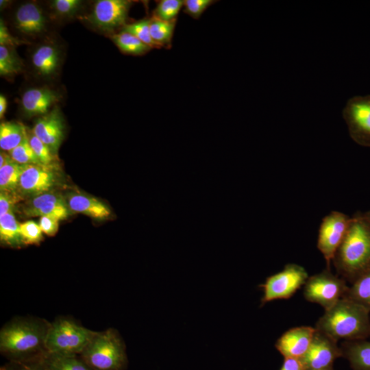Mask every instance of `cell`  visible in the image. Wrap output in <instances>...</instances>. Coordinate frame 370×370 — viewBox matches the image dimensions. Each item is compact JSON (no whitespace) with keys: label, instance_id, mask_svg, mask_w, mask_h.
Here are the masks:
<instances>
[{"label":"cell","instance_id":"1","mask_svg":"<svg viewBox=\"0 0 370 370\" xmlns=\"http://www.w3.org/2000/svg\"><path fill=\"white\" fill-rule=\"evenodd\" d=\"M49 323L40 319L20 318L0 331V352L10 362L40 360L46 354L45 339Z\"/></svg>","mask_w":370,"mask_h":370},{"label":"cell","instance_id":"2","mask_svg":"<svg viewBox=\"0 0 370 370\" xmlns=\"http://www.w3.org/2000/svg\"><path fill=\"white\" fill-rule=\"evenodd\" d=\"M332 263L337 275L350 284L370 269V222L363 213L352 217Z\"/></svg>","mask_w":370,"mask_h":370},{"label":"cell","instance_id":"3","mask_svg":"<svg viewBox=\"0 0 370 370\" xmlns=\"http://www.w3.org/2000/svg\"><path fill=\"white\" fill-rule=\"evenodd\" d=\"M369 310L344 297L325 310L315 328L338 341L365 340L369 337Z\"/></svg>","mask_w":370,"mask_h":370},{"label":"cell","instance_id":"4","mask_svg":"<svg viewBox=\"0 0 370 370\" xmlns=\"http://www.w3.org/2000/svg\"><path fill=\"white\" fill-rule=\"evenodd\" d=\"M80 357L94 370H124L127 365L125 343L112 328L97 332Z\"/></svg>","mask_w":370,"mask_h":370},{"label":"cell","instance_id":"5","mask_svg":"<svg viewBox=\"0 0 370 370\" xmlns=\"http://www.w3.org/2000/svg\"><path fill=\"white\" fill-rule=\"evenodd\" d=\"M96 333L73 320L60 318L49 325L45 349L51 354L80 355Z\"/></svg>","mask_w":370,"mask_h":370},{"label":"cell","instance_id":"6","mask_svg":"<svg viewBox=\"0 0 370 370\" xmlns=\"http://www.w3.org/2000/svg\"><path fill=\"white\" fill-rule=\"evenodd\" d=\"M348 287L344 279L327 268L309 276L304 285L303 294L308 301L317 304L326 310L345 297Z\"/></svg>","mask_w":370,"mask_h":370},{"label":"cell","instance_id":"7","mask_svg":"<svg viewBox=\"0 0 370 370\" xmlns=\"http://www.w3.org/2000/svg\"><path fill=\"white\" fill-rule=\"evenodd\" d=\"M309 278L306 270L295 263L286 264L284 269L270 276L260 284L263 291L260 306L275 299L291 298Z\"/></svg>","mask_w":370,"mask_h":370},{"label":"cell","instance_id":"8","mask_svg":"<svg viewBox=\"0 0 370 370\" xmlns=\"http://www.w3.org/2000/svg\"><path fill=\"white\" fill-rule=\"evenodd\" d=\"M352 217L338 211H332L325 216L320 224L317 248L325 260L327 268H330L335 254L343 242Z\"/></svg>","mask_w":370,"mask_h":370},{"label":"cell","instance_id":"9","mask_svg":"<svg viewBox=\"0 0 370 370\" xmlns=\"http://www.w3.org/2000/svg\"><path fill=\"white\" fill-rule=\"evenodd\" d=\"M349 136L363 147H370V95L350 98L343 110Z\"/></svg>","mask_w":370,"mask_h":370},{"label":"cell","instance_id":"10","mask_svg":"<svg viewBox=\"0 0 370 370\" xmlns=\"http://www.w3.org/2000/svg\"><path fill=\"white\" fill-rule=\"evenodd\" d=\"M340 357L338 341L316 329L308 351L299 360L305 370H319L334 369L335 360Z\"/></svg>","mask_w":370,"mask_h":370},{"label":"cell","instance_id":"11","mask_svg":"<svg viewBox=\"0 0 370 370\" xmlns=\"http://www.w3.org/2000/svg\"><path fill=\"white\" fill-rule=\"evenodd\" d=\"M132 2L127 0H99L87 20L97 29L112 32L126 25Z\"/></svg>","mask_w":370,"mask_h":370},{"label":"cell","instance_id":"12","mask_svg":"<svg viewBox=\"0 0 370 370\" xmlns=\"http://www.w3.org/2000/svg\"><path fill=\"white\" fill-rule=\"evenodd\" d=\"M53 168L38 164H23L17 192L23 196H36L50 192L57 183Z\"/></svg>","mask_w":370,"mask_h":370},{"label":"cell","instance_id":"13","mask_svg":"<svg viewBox=\"0 0 370 370\" xmlns=\"http://www.w3.org/2000/svg\"><path fill=\"white\" fill-rule=\"evenodd\" d=\"M315 330L308 325L292 328L278 338L275 347L284 358L300 359L308 351Z\"/></svg>","mask_w":370,"mask_h":370},{"label":"cell","instance_id":"14","mask_svg":"<svg viewBox=\"0 0 370 370\" xmlns=\"http://www.w3.org/2000/svg\"><path fill=\"white\" fill-rule=\"evenodd\" d=\"M64 130L63 118L57 108L38 119L32 130L56 156L64 138Z\"/></svg>","mask_w":370,"mask_h":370},{"label":"cell","instance_id":"15","mask_svg":"<svg viewBox=\"0 0 370 370\" xmlns=\"http://www.w3.org/2000/svg\"><path fill=\"white\" fill-rule=\"evenodd\" d=\"M69 210L60 195L48 192L32 197L24 207L23 213L27 217H50L60 221L68 217Z\"/></svg>","mask_w":370,"mask_h":370},{"label":"cell","instance_id":"16","mask_svg":"<svg viewBox=\"0 0 370 370\" xmlns=\"http://www.w3.org/2000/svg\"><path fill=\"white\" fill-rule=\"evenodd\" d=\"M13 20L15 28L25 35L37 36L46 30L47 18L42 9L32 2L18 6Z\"/></svg>","mask_w":370,"mask_h":370},{"label":"cell","instance_id":"17","mask_svg":"<svg viewBox=\"0 0 370 370\" xmlns=\"http://www.w3.org/2000/svg\"><path fill=\"white\" fill-rule=\"evenodd\" d=\"M59 98L56 92L47 87L29 88L22 95L21 108L28 117L42 116L49 112Z\"/></svg>","mask_w":370,"mask_h":370},{"label":"cell","instance_id":"18","mask_svg":"<svg viewBox=\"0 0 370 370\" xmlns=\"http://www.w3.org/2000/svg\"><path fill=\"white\" fill-rule=\"evenodd\" d=\"M66 202L69 210L86 214L97 220H105L112 215L110 209L103 202L80 193H69Z\"/></svg>","mask_w":370,"mask_h":370},{"label":"cell","instance_id":"19","mask_svg":"<svg viewBox=\"0 0 370 370\" xmlns=\"http://www.w3.org/2000/svg\"><path fill=\"white\" fill-rule=\"evenodd\" d=\"M340 347L342 357L347 360L352 370H370V341H343Z\"/></svg>","mask_w":370,"mask_h":370},{"label":"cell","instance_id":"20","mask_svg":"<svg viewBox=\"0 0 370 370\" xmlns=\"http://www.w3.org/2000/svg\"><path fill=\"white\" fill-rule=\"evenodd\" d=\"M60 59V51L55 46L43 44L34 51L32 63L38 74L42 77H49L56 72Z\"/></svg>","mask_w":370,"mask_h":370},{"label":"cell","instance_id":"21","mask_svg":"<svg viewBox=\"0 0 370 370\" xmlns=\"http://www.w3.org/2000/svg\"><path fill=\"white\" fill-rule=\"evenodd\" d=\"M40 362L47 370H94L81 357L47 353Z\"/></svg>","mask_w":370,"mask_h":370},{"label":"cell","instance_id":"22","mask_svg":"<svg viewBox=\"0 0 370 370\" xmlns=\"http://www.w3.org/2000/svg\"><path fill=\"white\" fill-rule=\"evenodd\" d=\"M27 136V129L21 123L3 122L0 125V147L5 151H11Z\"/></svg>","mask_w":370,"mask_h":370},{"label":"cell","instance_id":"23","mask_svg":"<svg viewBox=\"0 0 370 370\" xmlns=\"http://www.w3.org/2000/svg\"><path fill=\"white\" fill-rule=\"evenodd\" d=\"M0 240L3 244L14 248L24 245L20 233V223L13 212L0 216Z\"/></svg>","mask_w":370,"mask_h":370},{"label":"cell","instance_id":"24","mask_svg":"<svg viewBox=\"0 0 370 370\" xmlns=\"http://www.w3.org/2000/svg\"><path fill=\"white\" fill-rule=\"evenodd\" d=\"M370 311V269L349 286L345 295Z\"/></svg>","mask_w":370,"mask_h":370},{"label":"cell","instance_id":"25","mask_svg":"<svg viewBox=\"0 0 370 370\" xmlns=\"http://www.w3.org/2000/svg\"><path fill=\"white\" fill-rule=\"evenodd\" d=\"M176 19L162 21L155 16L150 18V34L155 42L160 47L170 48L174 34Z\"/></svg>","mask_w":370,"mask_h":370},{"label":"cell","instance_id":"26","mask_svg":"<svg viewBox=\"0 0 370 370\" xmlns=\"http://www.w3.org/2000/svg\"><path fill=\"white\" fill-rule=\"evenodd\" d=\"M111 38L123 53L140 56L151 49L149 46L143 42L134 35L122 30L117 34H113Z\"/></svg>","mask_w":370,"mask_h":370},{"label":"cell","instance_id":"27","mask_svg":"<svg viewBox=\"0 0 370 370\" xmlns=\"http://www.w3.org/2000/svg\"><path fill=\"white\" fill-rule=\"evenodd\" d=\"M23 164L14 162L12 158L0 168V190L16 195Z\"/></svg>","mask_w":370,"mask_h":370},{"label":"cell","instance_id":"28","mask_svg":"<svg viewBox=\"0 0 370 370\" xmlns=\"http://www.w3.org/2000/svg\"><path fill=\"white\" fill-rule=\"evenodd\" d=\"M22 69L23 62L14 47L0 45L1 76H12L18 74Z\"/></svg>","mask_w":370,"mask_h":370},{"label":"cell","instance_id":"29","mask_svg":"<svg viewBox=\"0 0 370 370\" xmlns=\"http://www.w3.org/2000/svg\"><path fill=\"white\" fill-rule=\"evenodd\" d=\"M27 134L29 143L40 164L47 167L53 168L56 156L32 130L27 129Z\"/></svg>","mask_w":370,"mask_h":370},{"label":"cell","instance_id":"30","mask_svg":"<svg viewBox=\"0 0 370 370\" xmlns=\"http://www.w3.org/2000/svg\"><path fill=\"white\" fill-rule=\"evenodd\" d=\"M149 24L150 18H145L132 23L126 24L121 28V30L134 35L151 49L160 48L151 36Z\"/></svg>","mask_w":370,"mask_h":370},{"label":"cell","instance_id":"31","mask_svg":"<svg viewBox=\"0 0 370 370\" xmlns=\"http://www.w3.org/2000/svg\"><path fill=\"white\" fill-rule=\"evenodd\" d=\"M11 158L20 164L42 165L33 151L27 136L16 147L9 152Z\"/></svg>","mask_w":370,"mask_h":370},{"label":"cell","instance_id":"32","mask_svg":"<svg viewBox=\"0 0 370 370\" xmlns=\"http://www.w3.org/2000/svg\"><path fill=\"white\" fill-rule=\"evenodd\" d=\"M184 1L182 0H162L156 8L153 16L165 21L175 20L181 8L184 6Z\"/></svg>","mask_w":370,"mask_h":370},{"label":"cell","instance_id":"33","mask_svg":"<svg viewBox=\"0 0 370 370\" xmlns=\"http://www.w3.org/2000/svg\"><path fill=\"white\" fill-rule=\"evenodd\" d=\"M20 233L24 245L39 244L43 238L39 225L33 221L20 223Z\"/></svg>","mask_w":370,"mask_h":370},{"label":"cell","instance_id":"34","mask_svg":"<svg viewBox=\"0 0 370 370\" xmlns=\"http://www.w3.org/2000/svg\"><path fill=\"white\" fill-rule=\"evenodd\" d=\"M82 1L79 0H54L51 3V9L57 15L70 16L79 9Z\"/></svg>","mask_w":370,"mask_h":370},{"label":"cell","instance_id":"35","mask_svg":"<svg viewBox=\"0 0 370 370\" xmlns=\"http://www.w3.org/2000/svg\"><path fill=\"white\" fill-rule=\"evenodd\" d=\"M216 1L212 0H184V12L194 19H198L204 12Z\"/></svg>","mask_w":370,"mask_h":370},{"label":"cell","instance_id":"36","mask_svg":"<svg viewBox=\"0 0 370 370\" xmlns=\"http://www.w3.org/2000/svg\"><path fill=\"white\" fill-rule=\"evenodd\" d=\"M24 40L12 36L5 25L2 19L0 21V45L15 47L17 45L25 44Z\"/></svg>","mask_w":370,"mask_h":370},{"label":"cell","instance_id":"37","mask_svg":"<svg viewBox=\"0 0 370 370\" xmlns=\"http://www.w3.org/2000/svg\"><path fill=\"white\" fill-rule=\"evenodd\" d=\"M59 220L50 217H40L38 225L42 233L54 236L58 231Z\"/></svg>","mask_w":370,"mask_h":370},{"label":"cell","instance_id":"38","mask_svg":"<svg viewBox=\"0 0 370 370\" xmlns=\"http://www.w3.org/2000/svg\"><path fill=\"white\" fill-rule=\"evenodd\" d=\"M1 370H47L39 360L35 362H10L1 367Z\"/></svg>","mask_w":370,"mask_h":370},{"label":"cell","instance_id":"39","mask_svg":"<svg viewBox=\"0 0 370 370\" xmlns=\"http://www.w3.org/2000/svg\"><path fill=\"white\" fill-rule=\"evenodd\" d=\"M15 195L5 191L0 192V216L13 212L16 200Z\"/></svg>","mask_w":370,"mask_h":370},{"label":"cell","instance_id":"40","mask_svg":"<svg viewBox=\"0 0 370 370\" xmlns=\"http://www.w3.org/2000/svg\"><path fill=\"white\" fill-rule=\"evenodd\" d=\"M280 370H305V369L299 359L284 358V362Z\"/></svg>","mask_w":370,"mask_h":370},{"label":"cell","instance_id":"41","mask_svg":"<svg viewBox=\"0 0 370 370\" xmlns=\"http://www.w3.org/2000/svg\"><path fill=\"white\" fill-rule=\"evenodd\" d=\"M8 106L7 99L4 95H0V118L2 119Z\"/></svg>","mask_w":370,"mask_h":370},{"label":"cell","instance_id":"42","mask_svg":"<svg viewBox=\"0 0 370 370\" xmlns=\"http://www.w3.org/2000/svg\"><path fill=\"white\" fill-rule=\"evenodd\" d=\"M10 159V155L1 151L0 153V168L3 166Z\"/></svg>","mask_w":370,"mask_h":370},{"label":"cell","instance_id":"43","mask_svg":"<svg viewBox=\"0 0 370 370\" xmlns=\"http://www.w3.org/2000/svg\"><path fill=\"white\" fill-rule=\"evenodd\" d=\"M366 219L370 222V210L363 213Z\"/></svg>","mask_w":370,"mask_h":370},{"label":"cell","instance_id":"44","mask_svg":"<svg viewBox=\"0 0 370 370\" xmlns=\"http://www.w3.org/2000/svg\"><path fill=\"white\" fill-rule=\"evenodd\" d=\"M319 370H334V369H319Z\"/></svg>","mask_w":370,"mask_h":370},{"label":"cell","instance_id":"45","mask_svg":"<svg viewBox=\"0 0 370 370\" xmlns=\"http://www.w3.org/2000/svg\"><path fill=\"white\" fill-rule=\"evenodd\" d=\"M369 336H370V319H369Z\"/></svg>","mask_w":370,"mask_h":370}]
</instances>
